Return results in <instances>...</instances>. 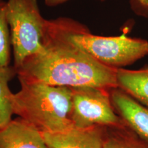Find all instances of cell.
Returning a JSON list of instances; mask_svg holds the SVG:
<instances>
[{
    "instance_id": "10",
    "label": "cell",
    "mask_w": 148,
    "mask_h": 148,
    "mask_svg": "<svg viewBox=\"0 0 148 148\" xmlns=\"http://www.w3.org/2000/svg\"><path fill=\"white\" fill-rule=\"evenodd\" d=\"M103 148H148V139L126 125L106 127Z\"/></svg>"
},
{
    "instance_id": "2",
    "label": "cell",
    "mask_w": 148,
    "mask_h": 148,
    "mask_svg": "<svg viewBox=\"0 0 148 148\" xmlns=\"http://www.w3.org/2000/svg\"><path fill=\"white\" fill-rule=\"evenodd\" d=\"M21 89L12 96L14 114L40 132H61L73 127L69 114L71 87L19 79Z\"/></svg>"
},
{
    "instance_id": "9",
    "label": "cell",
    "mask_w": 148,
    "mask_h": 148,
    "mask_svg": "<svg viewBox=\"0 0 148 148\" xmlns=\"http://www.w3.org/2000/svg\"><path fill=\"white\" fill-rule=\"evenodd\" d=\"M116 84L136 101L148 107V64L136 70H116Z\"/></svg>"
},
{
    "instance_id": "8",
    "label": "cell",
    "mask_w": 148,
    "mask_h": 148,
    "mask_svg": "<svg viewBox=\"0 0 148 148\" xmlns=\"http://www.w3.org/2000/svg\"><path fill=\"white\" fill-rule=\"evenodd\" d=\"M0 148L50 147L39 130L18 117L0 130Z\"/></svg>"
},
{
    "instance_id": "5",
    "label": "cell",
    "mask_w": 148,
    "mask_h": 148,
    "mask_svg": "<svg viewBox=\"0 0 148 148\" xmlns=\"http://www.w3.org/2000/svg\"><path fill=\"white\" fill-rule=\"evenodd\" d=\"M71 90L69 117L73 126L84 128L94 125L106 127L125 125L114 110L109 90L79 86L71 88Z\"/></svg>"
},
{
    "instance_id": "6",
    "label": "cell",
    "mask_w": 148,
    "mask_h": 148,
    "mask_svg": "<svg viewBox=\"0 0 148 148\" xmlns=\"http://www.w3.org/2000/svg\"><path fill=\"white\" fill-rule=\"evenodd\" d=\"M106 127L94 126L79 128L73 126L61 132L41 133L50 148H103Z\"/></svg>"
},
{
    "instance_id": "7",
    "label": "cell",
    "mask_w": 148,
    "mask_h": 148,
    "mask_svg": "<svg viewBox=\"0 0 148 148\" xmlns=\"http://www.w3.org/2000/svg\"><path fill=\"white\" fill-rule=\"evenodd\" d=\"M109 93L114 111L125 125L148 139V107L119 87L111 88Z\"/></svg>"
},
{
    "instance_id": "3",
    "label": "cell",
    "mask_w": 148,
    "mask_h": 148,
    "mask_svg": "<svg viewBox=\"0 0 148 148\" xmlns=\"http://www.w3.org/2000/svg\"><path fill=\"white\" fill-rule=\"evenodd\" d=\"M73 41L95 60L114 69L134 64L148 55V41L123 34L117 36L94 35L79 22L71 34Z\"/></svg>"
},
{
    "instance_id": "1",
    "label": "cell",
    "mask_w": 148,
    "mask_h": 148,
    "mask_svg": "<svg viewBox=\"0 0 148 148\" xmlns=\"http://www.w3.org/2000/svg\"><path fill=\"white\" fill-rule=\"evenodd\" d=\"M78 23L66 17L47 20L42 49L16 69L18 79L71 88L117 87V69L99 62L71 39Z\"/></svg>"
},
{
    "instance_id": "14",
    "label": "cell",
    "mask_w": 148,
    "mask_h": 148,
    "mask_svg": "<svg viewBox=\"0 0 148 148\" xmlns=\"http://www.w3.org/2000/svg\"><path fill=\"white\" fill-rule=\"evenodd\" d=\"M67 1H69V0H45V3L47 6L54 7L65 3ZM99 1H104L106 0H99Z\"/></svg>"
},
{
    "instance_id": "12",
    "label": "cell",
    "mask_w": 148,
    "mask_h": 148,
    "mask_svg": "<svg viewBox=\"0 0 148 148\" xmlns=\"http://www.w3.org/2000/svg\"><path fill=\"white\" fill-rule=\"evenodd\" d=\"M10 32L7 20V1L0 0V66L10 65Z\"/></svg>"
},
{
    "instance_id": "11",
    "label": "cell",
    "mask_w": 148,
    "mask_h": 148,
    "mask_svg": "<svg viewBox=\"0 0 148 148\" xmlns=\"http://www.w3.org/2000/svg\"><path fill=\"white\" fill-rule=\"evenodd\" d=\"M16 75L14 66H0V130L12 121L13 94L9 88V82Z\"/></svg>"
},
{
    "instance_id": "4",
    "label": "cell",
    "mask_w": 148,
    "mask_h": 148,
    "mask_svg": "<svg viewBox=\"0 0 148 148\" xmlns=\"http://www.w3.org/2000/svg\"><path fill=\"white\" fill-rule=\"evenodd\" d=\"M7 20L16 69L25 59L42 49L47 20L40 14L37 0H8Z\"/></svg>"
},
{
    "instance_id": "13",
    "label": "cell",
    "mask_w": 148,
    "mask_h": 148,
    "mask_svg": "<svg viewBox=\"0 0 148 148\" xmlns=\"http://www.w3.org/2000/svg\"><path fill=\"white\" fill-rule=\"evenodd\" d=\"M129 3L131 10L136 15L148 18V0H129Z\"/></svg>"
}]
</instances>
